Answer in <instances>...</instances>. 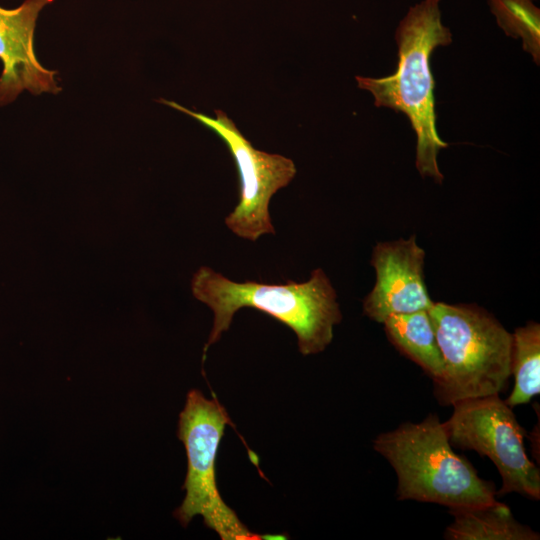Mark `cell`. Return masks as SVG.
I'll use <instances>...</instances> for the list:
<instances>
[{"label": "cell", "instance_id": "cell-1", "mask_svg": "<svg viewBox=\"0 0 540 540\" xmlns=\"http://www.w3.org/2000/svg\"><path fill=\"white\" fill-rule=\"evenodd\" d=\"M193 295L213 313V325L204 346L215 344L227 331L237 311L254 308L289 327L303 355L322 352L342 320L336 291L326 273L314 269L308 280L271 284L233 281L208 266L200 267L191 281Z\"/></svg>", "mask_w": 540, "mask_h": 540}, {"label": "cell", "instance_id": "cell-2", "mask_svg": "<svg viewBox=\"0 0 540 540\" xmlns=\"http://www.w3.org/2000/svg\"><path fill=\"white\" fill-rule=\"evenodd\" d=\"M440 0H423L410 7L396 30L398 65L383 78L356 76L358 87L369 91L375 106L403 112L416 136V168L422 177L441 183L437 155L448 144L438 135L434 79L430 57L437 46L449 45L450 30L441 22Z\"/></svg>", "mask_w": 540, "mask_h": 540}, {"label": "cell", "instance_id": "cell-3", "mask_svg": "<svg viewBox=\"0 0 540 540\" xmlns=\"http://www.w3.org/2000/svg\"><path fill=\"white\" fill-rule=\"evenodd\" d=\"M452 447L436 414H429L418 423H402L373 441L374 450L396 473L398 500L448 508L496 501L494 483L481 478L474 466Z\"/></svg>", "mask_w": 540, "mask_h": 540}, {"label": "cell", "instance_id": "cell-4", "mask_svg": "<svg viewBox=\"0 0 540 540\" xmlns=\"http://www.w3.org/2000/svg\"><path fill=\"white\" fill-rule=\"evenodd\" d=\"M444 361L433 381L442 406L499 395L511 377L512 334L475 304L434 302L428 310Z\"/></svg>", "mask_w": 540, "mask_h": 540}, {"label": "cell", "instance_id": "cell-5", "mask_svg": "<svg viewBox=\"0 0 540 540\" xmlns=\"http://www.w3.org/2000/svg\"><path fill=\"white\" fill-rule=\"evenodd\" d=\"M231 422L216 398L207 399L199 390L187 394L180 413L178 437L187 454L188 469L183 489L186 496L174 516L186 527L196 515L223 540H260L222 499L216 484L215 462L226 425Z\"/></svg>", "mask_w": 540, "mask_h": 540}, {"label": "cell", "instance_id": "cell-6", "mask_svg": "<svg viewBox=\"0 0 540 540\" xmlns=\"http://www.w3.org/2000/svg\"><path fill=\"white\" fill-rule=\"evenodd\" d=\"M452 406L451 417L443 422L449 442L493 462L502 481L496 497L518 493L539 500L540 470L526 453L528 434L512 408L499 395L466 399Z\"/></svg>", "mask_w": 540, "mask_h": 540}, {"label": "cell", "instance_id": "cell-7", "mask_svg": "<svg viewBox=\"0 0 540 540\" xmlns=\"http://www.w3.org/2000/svg\"><path fill=\"white\" fill-rule=\"evenodd\" d=\"M159 102L197 120L227 146L237 169L240 188L239 201L225 218L228 229L253 242L265 234H275L269 204L273 195L296 176L293 160L256 149L222 110L216 109L212 117L171 100L160 99Z\"/></svg>", "mask_w": 540, "mask_h": 540}, {"label": "cell", "instance_id": "cell-8", "mask_svg": "<svg viewBox=\"0 0 540 540\" xmlns=\"http://www.w3.org/2000/svg\"><path fill=\"white\" fill-rule=\"evenodd\" d=\"M424 260L414 235L377 243L371 258L376 281L363 300V313L383 323L391 315L429 310L434 302L424 280Z\"/></svg>", "mask_w": 540, "mask_h": 540}, {"label": "cell", "instance_id": "cell-9", "mask_svg": "<svg viewBox=\"0 0 540 540\" xmlns=\"http://www.w3.org/2000/svg\"><path fill=\"white\" fill-rule=\"evenodd\" d=\"M55 0H25L19 7H0V106L27 90L33 95L57 94L62 89L56 71L44 68L34 51V31L41 10Z\"/></svg>", "mask_w": 540, "mask_h": 540}, {"label": "cell", "instance_id": "cell-10", "mask_svg": "<svg viewBox=\"0 0 540 540\" xmlns=\"http://www.w3.org/2000/svg\"><path fill=\"white\" fill-rule=\"evenodd\" d=\"M453 522L446 528L447 540H539L538 532L513 516L499 501L489 504L449 508Z\"/></svg>", "mask_w": 540, "mask_h": 540}, {"label": "cell", "instance_id": "cell-11", "mask_svg": "<svg viewBox=\"0 0 540 540\" xmlns=\"http://www.w3.org/2000/svg\"><path fill=\"white\" fill-rule=\"evenodd\" d=\"M382 324L391 344L432 382L443 375L444 361L428 310L391 315Z\"/></svg>", "mask_w": 540, "mask_h": 540}, {"label": "cell", "instance_id": "cell-12", "mask_svg": "<svg viewBox=\"0 0 540 540\" xmlns=\"http://www.w3.org/2000/svg\"><path fill=\"white\" fill-rule=\"evenodd\" d=\"M511 376L514 387L505 403L526 404L540 393V325L529 321L512 334Z\"/></svg>", "mask_w": 540, "mask_h": 540}, {"label": "cell", "instance_id": "cell-13", "mask_svg": "<svg viewBox=\"0 0 540 540\" xmlns=\"http://www.w3.org/2000/svg\"><path fill=\"white\" fill-rule=\"evenodd\" d=\"M497 24L507 36L521 38L523 49L540 60V10L533 0H487Z\"/></svg>", "mask_w": 540, "mask_h": 540}]
</instances>
